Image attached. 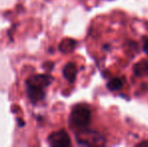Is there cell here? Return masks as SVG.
Returning <instances> with one entry per match:
<instances>
[{
	"mask_svg": "<svg viewBox=\"0 0 148 147\" xmlns=\"http://www.w3.org/2000/svg\"><path fill=\"white\" fill-rule=\"evenodd\" d=\"M53 78L51 75H33L26 80V93L31 103L35 104L42 101L45 97V89L53 83Z\"/></svg>",
	"mask_w": 148,
	"mask_h": 147,
	"instance_id": "6da1fadb",
	"label": "cell"
},
{
	"mask_svg": "<svg viewBox=\"0 0 148 147\" xmlns=\"http://www.w3.org/2000/svg\"><path fill=\"white\" fill-rule=\"evenodd\" d=\"M91 122V110L86 105H77L70 115V125L73 129L85 131Z\"/></svg>",
	"mask_w": 148,
	"mask_h": 147,
	"instance_id": "7a4b0ae2",
	"label": "cell"
},
{
	"mask_svg": "<svg viewBox=\"0 0 148 147\" xmlns=\"http://www.w3.org/2000/svg\"><path fill=\"white\" fill-rule=\"evenodd\" d=\"M47 142L53 147H68L72 144L70 135L66 130H59L53 132L47 137Z\"/></svg>",
	"mask_w": 148,
	"mask_h": 147,
	"instance_id": "3957f363",
	"label": "cell"
},
{
	"mask_svg": "<svg viewBox=\"0 0 148 147\" xmlns=\"http://www.w3.org/2000/svg\"><path fill=\"white\" fill-rule=\"evenodd\" d=\"M77 74H78V68L75 63L66 64L62 70V75L69 83H74L76 81Z\"/></svg>",
	"mask_w": 148,
	"mask_h": 147,
	"instance_id": "277c9868",
	"label": "cell"
},
{
	"mask_svg": "<svg viewBox=\"0 0 148 147\" xmlns=\"http://www.w3.org/2000/svg\"><path fill=\"white\" fill-rule=\"evenodd\" d=\"M77 45V41L75 39L72 38H66V39H62L60 43V51L64 53H72L73 51L75 49Z\"/></svg>",
	"mask_w": 148,
	"mask_h": 147,
	"instance_id": "5b68a950",
	"label": "cell"
},
{
	"mask_svg": "<svg viewBox=\"0 0 148 147\" xmlns=\"http://www.w3.org/2000/svg\"><path fill=\"white\" fill-rule=\"evenodd\" d=\"M134 73L137 77H143L148 75V61L143 59V61L137 63L134 66Z\"/></svg>",
	"mask_w": 148,
	"mask_h": 147,
	"instance_id": "8992f818",
	"label": "cell"
},
{
	"mask_svg": "<svg viewBox=\"0 0 148 147\" xmlns=\"http://www.w3.org/2000/svg\"><path fill=\"white\" fill-rule=\"evenodd\" d=\"M123 85H124V83H123V81L121 80V79L115 78V79H112L111 81L108 82L107 88L109 89L110 91H118L122 88Z\"/></svg>",
	"mask_w": 148,
	"mask_h": 147,
	"instance_id": "52a82bcc",
	"label": "cell"
},
{
	"mask_svg": "<svg viewBox=\"0 0 148 147\" xmlns=\"http://www.w3.org/2000/svg\"><path fill=\"white\" fill-rule=\"evenodd\" d=\"M143 51H145V53L148 55V39L146 41H145V43H144V45H143Z\"/></svg>",
	"mask_w": 148,
	"mask_h": 147,
	"instance_id": "ba28073f",
	"label": "cell"
}]
</instances>
